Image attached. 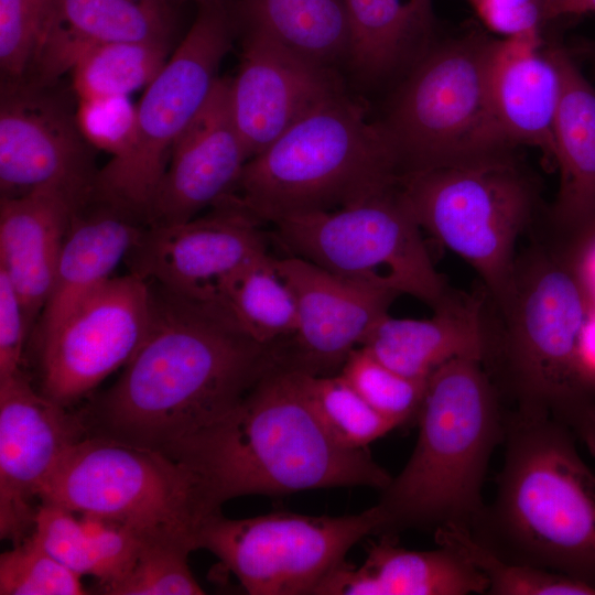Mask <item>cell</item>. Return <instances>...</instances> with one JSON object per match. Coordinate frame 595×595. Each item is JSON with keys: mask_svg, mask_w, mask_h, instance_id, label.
I'll return each instance as SVG.
<instances>
[{"mask_svg": "<svg viewBox=\"0 0 595 595\" xmlns=\"http://www.w3.org/2000/svg\"><path fill=\"white\" fill-rule=\"evenodd\" d=\"M149 283L147 334L98 415L111 436L163 450L219 421L279 365L273 345L220 307Z\"/></svg>", "mask_w": 595, "mask_h": 595, "instance_id": "cell-1", "label": "cell"}, {"mask_svg": "<svg viewBox=\"0 0 595 595\" xmlns=\"http://www.w3.org/2000/svg\"><path fill=\"white\" fill-rule=\"evenodd\" d=\"M202 482L217 508L245 495L366 486L392 477L365 448L340 445L309 397L304 374L275 368L224 418L165 448Z\"/></svg>", "mask_w": 595, "mask_h": 595, "instance_id": "cell-2", "label": "cell"}, {"mask_svg": "<svg viewBox=\"0 0 595 595\" xmlns=\"http://www.w3.org/2000/svg\"><path fill=\"white\" fill-rule=\"evenodd\" d=\"M582 248L551 235L517 255L510 286L487 316L485 368L513 410L551 416L595 456V391L580 361L578 342L589 305L580 281Z\"/></svg>", "mask_w": 595, "mask_h": 595, "instance_id": "cell-3", "label": "cell"}, {"mask_svg": "<svg viewBox=\"0 0 595 595\" xmlns=\"http://www.w3.org/2000/svg\"><path fill=\"white\" fill-rule=\"evenodd\" d=\"M497 493L470 529L502 558L595 589V474L551 416L505 414Z\"/></svg>", "mask_w": 595, "mask_h": 595, "instance_id": "cell-4", "label": "cell"}, {"mask_svg": "<svg viewBox=\"0 0 595 595\" xmlns=\"http://www.w3.org/2000/svg\"><path fill=\"white\" fill-rule=\"evenodd\" d=\"M416 420L413 453L377 504L381 534L472 529L485 507V476L505 432L501 398L483 361L456 358L437 368L428 378Z\"/></svg>", "mask_w": 595, "mask_h": 595, "instance_id": "cell-5", "label": "cell"}, {"mask_svg": "<svg viewBox=\"0 0 595 595\" xmlns=\"http://www.w3.org/2000/svg\"><path fill=\"white\" fill-rule=\"evenodd\" d=\"M398 160L380 120L344 91L249 159L230 198L259 223L338 209L396 187Z\"/></svg>", "mask_w": 595, "mask_h": 595, "instance_id": "cell-6", "label": "cell"}, {"mask_svg": "<svg viewBox=\"0 0 595 595\" xmlns=\"http://www.w3.org/2000/svg\"><path fill=\"white\" fill-rule=\"evenodd\" d=\"M498 42L483 31L436 41L399 80L380 122L401 178L513 153L490 101V67Z\"/></svg>", "mask_w": 595, "mask_h": 595, "instance_id": "cell-7", "label": "cell"}, {"mask_svg": "<svg viewBox=\"0 0 595 595\" xmlns=\"http://www.w3.org/2000/svg\"><path fill=\"white\" fill-rule=\"evenodd\" d=\"M37 499L192 543L220 512L198 477L164 451L115 436L79 439L61 456Z\"/></svg>", "mask_w": 595, "mask_h": 595, "instance_id": "cell-8", "label": "cell"}, {"mask_svg": "<svg viewBox=\"0 0 595 595\" xmlns=\"http://www.w3.org/2000/svg\"><path fill=\"white\" fill-rule=\"evenodd\" d=\"M404 204L421 229L469 263L494 304L506 295L516 246L530 224L536 194L513 153L401 178Z\"/></svg>", "mask_w": 595, "mask_h": 595, "instance_id": "cell-9", "label": "cell"}, {"mask_svg": "<svg viewBox=\"0 0 595 595\" xmlns=\"http://www.w3.org/2000/svg\"><path fill=\"white\" fill-rule=\"evenodd\" d=\"M273 226L288 256L347 280L412 295L433 311L457 294L434 268L400 184L353 205Z\"/></svg>", "mask_w": 595, "mask_h": 595, "instance_id": "cell-10", "label": "cell"}, {"mask_svg": "<svg viewBox=\"0 0 595 595\" xmlns=\"http://www.w3.org/2000/svg\"><path fill=\"white\" fill-rule=\"evenodd\" d=\"M235 28L225 0L197 3L190 30L137 105V132L131 149L98 171L97 196L143 220L175 140L204 106L219 78L217 71L231 48Z\"/></svg>", "mask_w": 595, "mask_h": 595, "instance_id": "cell-11", "label": "cell"}, {"mask_svg": "<svg viewBox=\"0 0 595 595\" xmlns=\"http://www.w3.org/2000/svg\"><path fill=\"white\" fill-rule=\"evenodd\" d=\"M377 505L331 517L273 512L228 519L220 512L203 524L198 549L216 555L251 595L314 594L363 538L381 534Z\"/></svg>", "mask_w": 595, "mask_h": 595, "instance_id": "cell-12", "label": "cell"}, {"mask_svg": "<svg viewBox=\"0 0 595 595\" xmlns=\"http://www.w3.org/2000/svg\"><path fill=\"white\" fill-rule=\"evenodd\" d=\"M50 85L24 79L2 84L1 197L54 191L84 205L96 190L94 148L77 126L75 109Z\"/></svg>", "mask_w": 595, "mask_h": 595, "instance_id": "cell-13", "label": "cell"}, {"mask_svg": "<svg viewBox=\"0 0 595 595\" xmlns=\"http://www.w3.org/2000/svg\"><path fill=\"white\" fill-rule=\"evenodd\" d=\"M150 313L149 281L112 277L41 340L43 393L66 407L91 391L137 351Z\"/></svg>", "mask_w": 595, "mask_h": 595, "instance_id": "cell-14", "label": "cell"}, {"mask_svg": "<svg viewBox=\"0 0 595 595\" xmlns=\"http://www.w3.org/2000/svg\"><path fill=\"white\" fill-rule=\"evenodd\" d=\"M261 225L227 196L205 216L178 224L144 225L125 261L130 272L147 281L218 306L220 291L230 277L269 253Z\"/></svg>", "mask_w": 595, "mask_h": 595, "instance_id": "cell-15", "label": "cell"}, {"mask_svg": "<svg viewBox=\"0 0 595 595\" xmlns=\"http://www.w3.org/2000/svg\"><path fill=\"white\" fill-rule=\"evenodd\" d=\"M296 302L298 324L274 344L279 368L311 376L339 374L350 353L388 315L398 293L357 283L294 256L274 258Z\"/></svg>", "mask_w": 595, "mask_h": 595, "instance_id": "cell-16", "label": "cell"}, {"mask_svg": "<svg viewBox=\"0 0 595 595\" xmlns=\"http://www.w3.org/2000/svg\"><path fill=\"white\" fill-rule=\"evenodd\" d=\"M80 422L31 386L22 370L0 378V536L14 544L34 526L32 504Z\"/></svg>", "mask_w": 595, "mask_h": 595, "instance_id": "cell-17", "label": "cell"}, {"mask_svg": "<svg viewBox=\"0 0 595 595\" xmlns=\"http://www.w3.org/2000/svg\"><path fill=\"white\" fill-rule=\"evenodd\" d=\"M332 67L310 61L267 34L244 30L230 108L248 160L318 105L342 93Z\"/></svg>", "mask_w": 595, "mask_h": 595, "instance_id": "cell-18", "label": "cell"}, {"mask_svg": "<svg viewBox=\"0 0 595 595\" xmlns=\"http://www.w3.org/2000/svg\"><path fill=\"white\" fill-rule=\"evenodd\" d=\"M230 78L219 77L208 99L175 140L144 224L197 217L229 196L248 161L230 108Z\"/></svg>", "mask_w": 595, "mask_h": 595, "instance_id": "cell-19", "label": "cell"}, {"mask_svg": "<svg viewBox=\"0 0 595 595\" xmlns=\"http://www.w3.org/2000/svg\"><path fill=\"white\" fill-rule=\"evenodd\" d=\"M561 76L554 126L560 185L550 210L552 235L577 245L595 236V87L572 53L548 41Z\"/></svg>", "mask_w": 595, "mask_h": 595, "instance_id": "cell-20", "label": "cell"}, {"mask_svg": "<svg viewBox=\"0 0 595 595\" xmlns=\"http://www.w3.org/2000/svg\"><path fill=\"white\" fill-rule=\"evenodd\" d=\"M490 101L506 142L538 149L555 166L561 76L544 35L500 37L490 67Z\"/></svg>", "mask_w": 595, "mask_h": 595, "instance_id": "cell-21", "label": "cell"}, {"mask_svg": "<svg viewBox=\"0 0 595 595\" xmlns=\"http://www.w3.org/2000/svg\"><path fill=\"white\" fill-rule=\"evenodd\" d=\"M171 32L165 0H50L31 65L34 80L51 84L93 45L170 42Z\"/></svg>", "mask_w": 595, "mask_h": 595, "instance_id": "cell-22", "label": "cell"}, {"mask_svg": "<svg viewBox=\"0 0 595 595\" xmlns=\"http://www.w3.org/2000/svg\"><path fill=\"white\" fill-rule=\"evenodd\" d=\"M132 212L96 194L73 214L41 314V340L53 334L126 260L144 227Z\"/></svg>", "mask_w": 595, "mask_h": 595, "instance_id": "cell-23", "label": "cell"}, {"mask_svg": "<svg viewBox=\"0 0 595 595\" xmlns=\"http://www.w3.org/2000/svg\"><path fill=\"white\" fill-rule=\"evenodd\" d=\"M80 206L54 191L0 198V268L19 294L29 327L43 312L73 214Z\"/></svg>", "mask_w": 595, "mask_h": 595, "instance_id": "cell-24", "label": "cell"}, {"mask_svg": "<svg viewBox=\"0 0 595 595\" xmlns=\"http://www.w3.org/2000/svg\"><path fill=\"white\" fill-rule=\"evenodd\" d=\"M485 576L453 550L412 551L394 534L368 549L365 562L340 563L317 586L321 595H467L486 594Z\"/></svg>", "mask_w": 595, "mask_h": 595, "instance_id": "cell-25", "label": "cell"}, {"mask_svg": "<svg viewBox=\"0 0 595 595\" xmlns=\"http://www.w3.org/2000/svg\"><path fill=\"white\" fill-rule=\"evenodd\" d=\"M397 372L428 379L456 358L484 363L487 353L485 305L458 293L434 310L431 318H381L361 346Z\"/></svg>", "mask_w": 595, "mask_h": 595, "instance_id": "cell-26", "label": "cell"}, {"mask_svg": "<svg viewBox=\"0 0 595 595\" xmlns=\"http://www.w3.org/2000/svg\"><path fill=\"white\" fill-rule=\"evenodd\" d=\"M347 62L367 84L401 80L436 42L432 0H344Z\"/></svg>", "mask_w": 595, "mask_h": 595, "instance_id": "cell-27", "label": "cell"}, {"mask_svg": "<svg viewBox=\"0 0 595 595\" xmlns=\"http://www.w3.org/2000/svg\"><path fill=\"white\" fill-rule=\"evenodd\" d=\"M242 30L260 31L292 52L332 67L347 60L344 0H237L230 11Z\"/></svg>", "mask_w": 595, "mask_h": 595, "instance_id": "cell-28", "label": "cell"}, {"mask_svg": "<svg viewBox=\"0 0 595 595\" xmlns=\"http://www.w3.org/2000/svg\"><path fill=\"white\" fill-rule=\"evenodd\" d=\"M218 306L256 342L272 345L296 329L294 294L266 253L237 271L223 286Z\"/></svg>", "mask_w": 595, "mask_h": 595, "instance_id": "cell-29", "label": "cell"}, {"mask_svg": "<svg viewBox=\"0 0 595 595\" xmlns=\"http://www.w3.org/2000/svg\"><path fill=\"white\" fill-rule=\"evenodd\" d=\"M170 42H111L88 47L69 73L78 99L129 96L147 87L169 60Z\"/></svg>", "mask_w": 595, "mask_h": 595, "instance_id": "cell-30", "label": "cell"}, {"mask_svg": "<svg viewBox=\"0 0 595 595\" xmlns=\"http://www.w3.org/2000/svg\"><path fill=\"white\" fill-rule=\"evenodd\" d=\"M434 540L479 571L493 595H595V589L566 575L518 564L497 554L477 540L470 529L444 526L434 530Z\"/></svg>", "mask_w": 595, "mask_h": 595, "instance_id": "cell-31", "label": "cell"}, {"mask_svg": "<svg viewBox=\"0 0 595 595\" xmlns=\"http://www.w3.org/2000/svg\"><path fill=\"white\" fill-rule=\"evenodd\" d=\"M195 547L170 537L145 536L129 567L116 580L100 585L110 595H202L188 554Z\"/></svg>", "mask_w": 595, "mask_h": 595, "instance_id": "cell-32", "label": "cell"}, {"mask_svg": "<svg viewBox=\"0 0 595 595\" xmlns=\"http://www.w3.org/2000/svg\"><path fill=\"white\" fill-rule=\"evenodd\" d=\"M311 402L331 435L348 448H365L399 424L375 410L340 375L304 374Z\"/></svg>", "mask_w": 595, "mask_h": 595, "instance_id": "cell-33", "label": "cell"}, {"mask_svg": "<svg viewBox=\"0 0 595 595\" xmlns=\"http://www.w3.org/2000/svg\"><path fill=\"white\" fill-rule=\"evenodd\" d=\"M339 374L375 410L399 425L416 418L428 379L403 376L363 347L350 353Z\"/></svg>", "mask_w": 595, "mask_h": 595, "instance_id": "cell-34", "label": "cell"}, {"mask_svg": "<svg viewBox=\"0 0 595 595\" xmlns=\"http://www.w3.org/2000/svg\"><path fill=\"white\" fill-rule=\"evenodd\" d=\"M80 575L54 559L31 533L0 555L1 595L86 594Z\"/></svg>", "mask_w": 595, "mask_h": 595, "instance_id": "cell-35", "label": "cell"}, {"mask_svg": "<svg viewBox=\"0 0 595 595\" xmlns=\"http://www.w3.org/2000/svg\"><path fill=\"white\" fill-rule=\"evenodd\" d=\"M75 116L86 141L111 154L110 160L121 159L131 149L137 132V105L129 96L78 99Z\"/></svg>", "mask_w": 595, "mask_h": 595, "instance_id": "cell-36", "label": "cell"}, {"mask_svg": "<svg viewBox=\"0 0 595 595\" xmlns=\"http://www.w3.org/2000/svg\"><path fill=\"white\" fill-rule=\"evenodd\" d=\"M50 0H0V67L6 82L24 79Z\"/></svg>", "mask_w": 595, "mask_h": 595, "instance_id": "cell-37", "label": "cell"}, {"mask_svg": "<svg viewBox=\"0 0 595 595\" xmlns=\"http://www.w3.org/2000/svg\"><path fill=\"white\" fill-rule=\"evenodd\" d=\"M90 575L99 584H107L119 577L132 563L143 538L136 529L121 522L94 515H82Z\"/></svg>", "mask_w": 595, "mask_h": 595, "instance_id": "cell-38", "label": "cell"}, {"mask_svg": "<svg viewBox=\"0 0 595 595\" xmlns=\"http://www.w3.org/2000/svg\"><path fill=\"white\" fill-rule=\"evenodd\" d=\"M33 534L58 562L78 575H90L87 542L75 512L51 502L36 507Z\"/></svg>", "mask_w": 595, "mask_h": 595, "instance_id": "cell-39", "label": "cell"}, {"mask_svg": "<svg viewBox=\"0 0 595 595\" xmlns=\"http://www.w3.org/2000/svg\"><path fill=\"white\" fill-rule=\"evenodd\" d=\"M549 0H472L484 24L502 37L543 35Z\"/></svg>", "mask_w": 595, "mask_h": 595, "instance_id": "cell-40", "label": "cell"}, {"mask_svg": "<svg viewBox=\"0 0 595 595\" xmlns=\"http://www.w3.org/2000/svg\"><path fill=\"white\" fill-rule=\"evenodd\" d=\"M29 328L19 294L0 268V378L21 370L23 344Z\"/></svg>", "mask_w": 595, "mask_h": 595, "instance_id": "cell-41", "label": "cell"}, {"mask_svg": "<svg viewBox=\"0 0 595 595\" xmlns=\"http://www.w3.org/2000/svg\"><path fill=\"white\" fill-rule=\"evenodd\" d=\"M578 356L583 374L595 391V307L591 309L583 325Z\"/></svg>", "mask_w": 595, "mask_h": 595, "instance_id": "cell-42", "label": "cell"}, {"mask_svg": "<svg viewBox=\"0 0 595 595\" xmlns=\"http://www.w3.org/2000/svg\"><path fill=\"white\" fill-rule=\"evenodd\" d=\"M577 272L585 292L589 310L595 307V236L583 248L577 263Z\"/></svg>", "mask_w": 595, "mask_h": 595, "instance_id": "cell-43", "label": "cell"}, {"mask_svg": "<svg viewBox=\"0 0 595 595\" xmlns=\"http://www.w3.org/2000/svg\"><path fill=\"white\" fill-rule=\"evenodd\" d=\"M595 12V0H549L547 14L549 21L564 17L581 15Z\"/></svg>", "mask_w": 595, "mask_h": 595, "instance_id": "cell-44", "label": "cell"}, {"mask_svg": "<svg viewBox=\"0 0 595 595\" xmlns=\"http://www.w3.org/2000/svg\"><path fill=\"white\" fill-rule=\"evenodd\" d=\"M575 51L577 55H580L587 62L595 76V40L582 41L581 43H578Z\"/></svg>", "mask_w": 595, "mask_h": 595, "instance_id": "cell-45", "label": "cell"}, {"mask_svg": "<svg viewBox=\"0 0 595 595\" xmlns=\"http://www.w3.org/2000/svg\"><path fill=\"white\" fill-rule=\"evenodd\" d=\"M180 2H185V1H193L195 3H198V2H202V1H206V0H177Z\"/></svg>", "mask_w": 595, "mask_h": 595, "instance_id": "cell-46", "label": "cell"}, {"mask_svg": "<svg viewBox=\"0 0 595 595\" xmlns=\"http://www.w3.org/2000/svg\"><path fill=\"white\" fill-rule=\"evenodd\" d=\"M469 1H472V0H469Z\"/></svg>", "mask_w": 595, "mask_h": 595, "instance_id": "cell-47", "label": "cell"}]
</instances>
